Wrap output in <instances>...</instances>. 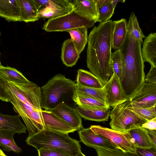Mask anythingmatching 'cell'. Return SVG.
Instances as JSON below:
<instances>
[{
	"label": "cell",
	"instance_id": "cell-1",
	"mask_svg": "<svg viewBox=\"0 0 156 156\" xmlns=\"http://www.w3.org/2000/svg\"><path fill=\"white\" fill-rule=\"evenodd\" d=\"M114 26L111 20L100 23L93 28L88 37L87 67L104 85L113 74L111 61Z\"/></svg>",
	"mask_w": 156,
	"mask_h": 156
},
{
	"label": "cell",
	"instance_id": "cell-2",
	"mask_svg": "<svg viewBox=\"0 0 156 156\" xmlns=\"http://www.w3.org/2000/svg\"><path fill=\"white\" fill-rule=\"evenodd\" d=\"M141 46L139 41L127 32L124 43L119 48L122 63V73L119 80L127 98L140 90L145 82Z\"/></svg>",
	"mask_w": 156,
	"mask_h": 156
},
{
	"label": "cell",
	"instance_id": "cell-3",
	"mask_svg": "<svg viewBox=\"0 0 156 156\" xmlns=\"http://www.w3.org/2000/svg\"><path fill=\"white\" fill-rule=\"evenodd\" d=\"M26 141L37 151L44 147H52L63 150L72 156L81 151L79 142L68 134L47 129L28 136Z\"/></svg>",
	"mask_w": 156,
	"mask_h": 156
},
{
	"label": "cell",
	"instance_id": "cell-4",
	"mask_svg": "<svg viewBox=\"0 0 156 156\" xmlns=\"http://www.w3.org/2000/svg\"><path fill=\"white\" fill-rule=\"evenodd\" d=\"M75 84L74 81L61 74L53 76L41 88L42 108L49 110L54 108L63 96L74 92Z\"/></svg>",
	"mask_w": 156,
	"mask_h": 156
},
{
	"label": "cell",
	"instance_id": "cell-5",
	"mask_svg": "<svg viewBox=\"0 0 156 156\" xmlns=\"http://www.w3.org/2000/svg\"><path fill=\"white\" fill-rule=\"evenodd\" d=\"M128 98L115 105L110 111V125L112 129L123 132L141 126L147 121L129 109Z\"/></svg>",
	"mask_w": 156,
	"mask_h": 156
},
{
	"label": "cell",
	"instance_id": "cell-6",
	"mask_svg": "<svg viewBox=\"0 0 156 156\" xmlns=\"http://www.w3.org/2000/svg\"><path fill=\"white\" fill-rule=\"evenodd\" d=\"M9 90V89H8ZM10 102L14 111L21 117L28 132V136L37 133L45 129L40 110L25 104L9 90Z\"/></svg>",
	"mask_w": 156,
	"mask_h": 156
},
{
	"label": "cell",
	"instance_id": "cell-7",
	"mask_svg": "<svg viewBox=\"0 0 156 156\" xmlns=\"http://www.w3.org/2000/svg\"><path fill=\"white\" fill-rule=\"evenodd\" d=\"M95 23L93 20L81 16L73 10L64 15L49 19L42 28L48 32L66 31L82 27L88 29L93 27Z\"/></svg>",
	"mask_w": 156,
	"mask_h": 156
},
{
	"label": "cell",
	"instance_id": "cell-8",
	"mask_svg": "<svg viewBox=\"0 0 156 156\" xmlns=\"http://www.w3.org/2000/svg\"><path fill=\"white\" fill-rule=\"evenodd\" d=\"M9 90L22 102L34 108L42 109L41 87L31 82L27 84L9 83Z\"/></svg>",
	"mask_w": 156,
	"mask_h": 156
},
{
	"label": "cell",
	"instance_id": "cell-9",
	"mask_svg": "<svg viewBox=\"0 0 156 156\" xmlns=\"http://www.w3.org/2000/svg\"><path fill=\"white\" fill-rule=\"evenodd\" d=\"M90 128L95 133L109 140L117 149L122 151L136 153V147L129 132H121L99 125H92Z\"/></svg>",
	"mask_w": 156,
	"mask_h": 156
},
{
	"label": "cell",
	"instance_id": "cell-10",
	"mask_svg": "<svg viewBox=\"0 0 156 156\" xmlns=\"http://www.w3.org/2000/svg\"><path fill=\"white\" fill-rule=\"evenodd\" d=\"M128 105L143 108L156 105V83L145 82L141 88L128 98Z\"/></svg>",
	"mask_w": 156,
	"mask_h": 156
},
{
	"label": "cell",
	"instance_id": "cell-11",
	"mask_svg": "<svg viewBox=\"0 0 156 156\" xmlns=\"http://www.w3.org/2000/svg\"><path fill=\"white\" fill-rule=\"evenodd\" d=\"M78 133L80 141L88 147L111 151L119 150L109 140L95 133L90 128L83 127L78 131Z\"/></svg>",
	"mask_w": 156,
	"mask_h": 156
},
{
	"label": "cell",
	"instance_id": "cell-12",
	"mask_svg": "<svg viewBox=\"0 0 156 156\" xmlns=\"http://www.w3.org/2000/svg\"><path fill=\"white\" fill-rule=\"evenodd\" d=\"M103 87L106 94V103L109 107H113L128 99L122 90L119 78L114 73Z\"/></svg>",
	"mask_w": 156,
	"mask_h": 156
},
{
	"label": "cell",
	"instance_id": "cell-13",
	"mask_svg": "<svg viewBox=\"0 0 156 156\" xmlns=\"http://www.w3.org/2000/svg\"><path fill=\"white\" fill-rule=\"evenodd\" d=\"M49 111L53 112L76 130H79L83 127L81 118L76 109L64 102H59L55 107Z\"/></svg>",
	"mask_w": 156,
	"mask_h": 156
},
{
	"label": "cell",
	"instance_id": "cell-14",
	"mask_svg": "<svg viewBox=\"0 0 156 156\" xmlns=\"http://www.w3.org/2000/svg\"><path fill=\"white\" fill-rule=\"evenodd\" d=\"M73 10V1L51 0L50 5L38 13L39 17L51 19L68 14Z\"/></svg>",
	"mask_w": 156,
	"mask_h": 156
},
{
	"label": "cell",
	"instance_id": "cell-15",
	"mask_svg": "<svg viewBox=\"0 0 156 156\" xmlns=\"http://www.w3.org/2000/svg\"><path fill=\"white\" fill-rule=\"evenodd\" d=\"M40 112L45 129L66 134L73 133L76 130L52 112L42 109Z\"/></svg>",
	"mask_w": 156,
	"mask_h": 156
},
{
	"label": "cell",
	"instance_id": "cell-16",
	"mask_svg": "<svg viewBox=\"0 0 156 156\" xmlns=\"http://www.w3.org/2000/svg\"><path fill=\"white\" fill-rule=\"evenodd\" d=\"M110 107L80 105H78L76 109L81 117L85 120L101 122L108 120L110 112Z\"/></svg>",
	"mask_w": 156,
	"mask_h": 156
},
{
	"label": "cell",
	"instance_id": "cell-17",
	"mask_svg": "<svg viewBox=\"0 0 156 156\" xmlns=\"http://www.w3.org/2000/svg\"><path fill=\"white\" fill-rule=\"evenodd\" d=\"M73 10L80 15L86 18L98 22L99 18L98 9L94 0L73 1Z\"/></svg>",
	"mask_w": 156,
	"mask_h": 156
},
{
	"label": "cell",
	"instance_id": "cell-18",
	"mask_svg": "<svg viewBox=\"0 0 156 156\" xmlns=\"http://www.w3.org/2000/svg\"><path fill=\"white\" fill-rule=\"evenodd\" d=\"M0 17L8 21H21L19 0H0Z\"/></svg>",
	"mask_w": 156,
	"mask_h": 156
},
{
	"label": "cell",
	"instance_id": "cell-19",
	"mask_svg": "<svg viewBox=\"0 0 156 156\" xmlns=\"http://www.w3.org/2000/svg\"><path fill=\"white\" fill-rule=\"evenodd\" d=\"M18 115L0 113V130L9 131L15 133H26L27 128Z\"/></svg>",
	"mask_w": 156,
	"mask_h": 156
},
{
	"label": "cell",
	"instance_id": "cell-20",
	"mask_svg": "<svg viewBox=\"0 0 156 156\" xmlns=\"http://www.w3.org/2000/svg\"><path fill=\"white\" fill-rule=\"evenodd\" d=\"M144 62H148L156 67V33H151L145 39L141 49Z\"/></svg>",
	"mask_w": 156,
	"mask_h": 156
},
{
	"label": "cell",
	"instance_id": "cell-21",
	"mask_svg": "<svg viewBox=\"0 0 156 156\" xmlns=\"http://www.w3.org/2000/svg\"><path fill=\"white\" fill-rule=\"evenodd\" d=\"M80 55L72 39L64 41L62 45L61 57L65 66L71 67L75 65L80 58Z\"/></svg>",
	"mask_w": 156,
	"mask_h": 156
},
{
	"label": "cell",
	"instance_id": "cell-22",
	"mask_svg": "<svg viewBox=\"0 0 156 156\" xmlns=\"http://www.w3.org/2000/svg\"><path fill=\"white\" fill-rule=\"evenodd\" d=\"M114 28L112 38V48L119 49L123 44L127 32L128 22L126 20L122 18L113 21Z\"/></svg>",
	"mask_w": 156,
	"mask_h": 156
},
{
	"label": "cell",
	"instance_id": "cell-23",
	"mask_svg": "<svg viewBox=\"0 0 156 156\" xmlns=\"http://www.w3.org/2000/svg\"><path fill=\"white\" fill-rule=\"evenodd\" d=\"M129 132L136 147L143 149L154 148L152 140L147 129L140 126L131 130Z\"/></svg>",
	"mask_w": 156,
	"mask_h": 156
},
{
	"label": "cell",
	"instance_id": "cell-24",
	"mask_svg": "<svg viewBox=\"0 0 156 156\" xmlns=\"http://www.w3.org/2000/svg\"><path fill=\"white\" fill-rule=\"evenodd\" d=\"M21 21L34 22L39 20L38 11L34 0H19Z\"/></svg>",
	"mask_w": 156,
	"mask_h": 156
},
{
	"label": "cell",
	"instance_id": "cell-25",
	"mask_svg": "<svg viewBox=\"0 0 156 156\" xmlns=\"http://www.w3.org/2000/svg\"><path fill=\"white\" fill-rule=\"evenodd\" d=\"M76 81V83L87 87L101 88L104 86L92 73L82 69L78 70Z\"/></svg>",
	"mask_w": 156,
	"mask_h": 156
},
{
	"label": "cell",
	"instance_id": "cell-26",
	"mask_svg": "<svg viewBox=\"0 0 156 156\" xmlns=\"http://www.w3.org/2000/svg\"><path fill=\"white\" fill-rule=\"evenodd\" d=\"M0 75L8 83L27 84L32 82L27 79L20 71L8 66L2 65L0 67Z\"/></svg>",
	"mask_w": 156,
	"mask_h": 156
},
{
	"label": "cell",
	"instance_id": "cell-27",
	"mask_svg": "<svg viewBox=\"0 0 156 156\" xmlns=\"http://www.w3.org/2000/svg\"><path fill=\"white\" fill-rule=\"evenodd\" d=\"M87 28L80 27L66 31L70 34L72 39L80 54L84 50L88 41Z\"/></svg>",
	"mask_w": 156,
	"mask_h": 156
},
{
	"label": "cell",
	"instance_id": "cell-28",
	"mask_svg": "<svg viewBox=\"0 0 156 156\" xmlns=\"http://www.w3.org/2000/svg\"><path fill=\"white\" fill-rule=\"evenodd\" d=\"M15 133L9 131L0 130V146L7 151H12L18 153L21 151L14 140Z\"/></svg>",
	"mask_w": 156,
	"mask_h": 156
},
{
	"label": "cell",
	"instance_id": "cell-29",
	"mask_svg": "<svg viewBox=\"0 0 156 156\" xmlns=\"http://www.w3.org/2000/svg\"><path fill=\"white\" fill-rule=\"evenodd\" d=\"M72 99L78 105H86L102 108L110 107L105 103L96 98L74 91L73 93Z\"/></svg>",
	"mask_w": 156,
	"mask_h": 156
},
{
	"label": "cell",
	"instance_id": "cell-30",
	"mask_svg": "<svg viewBox=\"0 0 156 156\" xmlns=\"http://www.w3.org/2000/svg\"><path fill=\"white\" fill-rule=\"evenodd\" d=\"M74 91L96 98L106 104V94L103 87L101 88L87 87L76 83Z\"/></svg>",
	"mask_w": 156,
	"mask_h": 156
},
{
	"label": "cell",
	"instance_id": "cell-31",
	"mask_svg": "<svg viewBox=\"0 0 156 156\" xmlns=\"http://www.w3.org/2000/svg\"><path fill=\"white\" fill-rule=\"evenodd\" d=\"M127 33L142 44L143 42V39L145 37V36L140 27L137 17L133 12L131 13L128 22Z\"/></svg>",
	"mask_w": 156,
	"mask_h": 156
},
{
	"label": "cell",
	"instance_id": "cell-32",
	"mask_svg": "<svg viewBox=\"0 0 156 156\" xmlns=\"http://www.w3.org/2000/svg\"><path fill=\"white\" fill-rule=\"evenodd\" d=\"M128 108L147 121L156 117V105L149 108H143L128 105Z\"/></svg>",
	"mask_w": 156,
	"mask_h": 156
},
{
	"label": "cell",
	"instance_id": "cell-33",
	"mask_svg": "<svg viewBox=\"0 0 156 156\" xmlns=\"http://www.w3.org/2000/svg\"><path fill=\"white\" fill-rule=\"evenodd\" d=\"M111 65L113 73L120 78L122 71V63L121 55L119 49L112 53Z\"/></svg>",
	"mask_w": 156,
	"mask_h": 156
},
{
	"label": "cell",
	"instance_id": "cell-34",
	"mask_svg": "<svg viewBox=\"0 0 156 156\" xmlns=\"http://www.w3.org/2000/svg\"><path fill=\"white\" fill-rule=\"evenodd\" d=\"M114 10L112 8V2L99 9L98 22L100 23L109 20L114 14Z\"/></svg>",
	"mask_w": 156,
	"mask_h": 156
},
{
	"label": "cell",
	"instance_id": "cell-35",
	"mask_svg": "<svg viewBox=\"0 0 156 156\" xmlns=\"http://www.w3.org/2000/svg\"><path fill=\"white\" fill-rule=\"evenodd\" d=\"M38 156H72L60 149L44 147L38 151Z\"/></svg>",
	"mask_w": 156,
	"mask_h": 156
},
{
	"label": "cell",
	"instance_id": "cell-36",
	"mask_svg": "<svg viewBox=\"0 0 156 156\" xmlns=\"http://www.w3.org/2000/svg\"><path fill=\"white\" fill-rule=\"evenodd\" d=\"M98 156H133L131 153H125L120 150L117 151H108L95 148Z\"/></svg>",
	"mask_w": 156,
	"mask_h": 156
},
{
	"label": "cell",
	"instance_id": "cell-37",
	"mask_svg": "<svg viewBox=\"0 0 156 156\" xmlns=\"http://www.w3.org/2000/svg\"><path fill=\"white\" fill-rule=\"evenodd\" d=\"M8 83L0 75V100L6 102H9Z\"/></svg>",
	"mask_w": 156,
	"mask_h": 156
},
{
	"label": "cell",
	"instance_id": "cell-38",
	"mask_svg": "<svg viewBox=\"0 0 156 156\" xmlns=\"http://www.w3.org/2000/svg\"><path fill=\"white\" fill-rule=\"evenodd\" d=\"M131 154L133 156H156V149L153 148L143 149L136 147V153Z\"/></svg>",
	"mask_w": 156,
	"mask_h": 156
},
{
	"label": "cell",
	"instance_id": "cell-39",
	"mask_svg": "<svg viewBox=\"0 0 156 156\" xmlns=\"http://www.w3.org/2000/svg\"><path fill=\"white\" fill-rule=\"evenodd\" d=\"M156 83V67L151 66V68L145 77V82Z\"/></svg>",
	"mask_w": 156,
	"mask_h": 156
},
{
	"label": "cell",
	"instance_id": "cell-40",
	"mask_svg": "<svg viewBox=\"0 0 156 156\" xmlns=\"http://www.w3.org/2000/svg\"><path fill=\"white\" fill-rule=\"evenodd\" d=\"M51 0H34L38 12L49 6L51 3Z\"/></svg>",
	"mask_w": 156,
	"mask_h": 156
},
{
	"label": "cell",
	"instance_id": "cell-41",
	"mask_svg": "<svg viewBox=\"0 0 156 156\" xmlns=\"http://www.w3.org/2000/svg\"><path fill=\"white\" fill-rule=\"evenodd\" d=\"M141 127L150 130H156V117L143 124Z\"/></svg>",
	"mask_w": 156,
	"mask_h": 156
},
{
	"label": "cell",
	"instance_id": "cell-42",
	"mask_svg": "<svg viewBox=\"0 0 156 156\" xmlns=\"http://www.w3.org/2000/svg\"><path fill=\"white\" fill-rule=\"evenodd\" d=\"M147 130L152 140L154 147L156 149V130H150L147 129Z\"/></svg>",
	"mask_w": 156,
	"mask_h": 156
},
{
	"label": "cell",
	"instance_id": "cell-43",
	"mask_svg": "<svg viewBox=\"0 0 156 156\" xmlns=\"http://www.w3.org/2000/svg\"><path fill=\"white\" fill-rule=\"evenodd\" d=\"M96 5L99 9L103 6L111 2L112 0H94Z\"/></svg>",
	"mask_w": 156,
	"mask_h": 156
},
{
	"label": "cell",
	"instance_id": "cell-44",
	"mask_svg": "<svg viewBox=\"0 0 156 156\" xmlns=\"http://www.w3.org/2000/svg\"><path fill=\"white\" fill-rule=\"evenodd\" d=\"M125 2V0H112V4L113 9L115 10L116 6L118 2H121L124 3Z\"/></svg>",
	"mask_w": 156,
	"mask_h": 156
},
{
	"label": "cell",
	"instance_id": "cell-45",
	"mask_svg": "<svg viewBox=\"0 0 156 156\" xmlns=\"http://www.w3.org/2000/svg\"><path fill=\"white\" fill-rule=\"evenodd\" d=\"M0 156H7L1 150L0 151Z\"/></svg>",
	"mask_w": 156,
	"mask_h": 156
},
{
	"label": "cell",
	"instance_id": "cell-46",
	"mask_svg": "<svg viewBox=\"0 0 156 156\" xmlns=\"http://www.w3.org/2000/svg\"><path fill=\"white\" fill-rule=\"evenodd\" d=\"M76 156H86L85 155H84L81 151Z\"/></svg>",
	"mask_w": 156,
	"mask_h": 156
},
{
	"label": "cell",
	"instance_id": "cell-47",
	"mask_svg": "<svg viewBox=\"0 0 156 156\" xmlns=\"http://www.w3.org/2000/svg\"><path fill=\"white\" fill-rule=\"evenodd\" d=\"M2 65H1V61H0V67Z\"/></svg>",
	"mask_w": 156,
	"mask_h": 156
},
{
	"label": "cell",
	"instance_id": "cell-48",
	"mask_svg": "<svg viewBox=\"0 0 156 156\" xmlns=\"http://www.w3.org/2000/svg\"><path fill=\"white\" fill-rule=\"evenodd\" d=\"M1 150V149L0 148V151Z\"/></svg>",
	"mask_w": 156,
	"mask_h": 156
},
{
	"label": "cell",
	"instance_id": "cell-49",
	"mask_svg": "<svg viewBox=\"0 0 156 156\" xmlns=\"http://www.w3.org/2000/svg\"></svg>",
	"mask_w": 156,
	"mask_h": 156
}]
</instances>
